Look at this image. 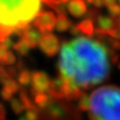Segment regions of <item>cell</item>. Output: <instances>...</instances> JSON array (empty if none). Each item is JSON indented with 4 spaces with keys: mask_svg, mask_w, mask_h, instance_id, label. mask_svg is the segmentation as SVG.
Here are the masks:
<instances>
[{
    "mask_svg": "<svg viewBox=\"0 0 120 120\" xmlns=\"http://www.w3.org/2000/svg\"><path fill=\"white\" fill-rule=\"evenodd\" d=\"M8 52V49L2 45V44H0V65H2V63H3V60L6 56Z\"/></svg>",
    "mask_w": 120,
    "mask_h": 120,
    "instance_id": "16",
    "label": "cell"
},
{
    "mask_svg": "<svg viewBox=\"0 0 120 120\" xmlns=\"http://www.w3.org/2000/svg\"><path fill=\"white\" fill-rule=\"evenodd\" d=\"M40 49L48 57H54L58 54L60 50V42L57 36L53 33H45L39 43Z\"/></svg>",
    "mask_w": 120,
    "mask_h": 120,
    "instance_id": "6",
    "label": "cell"
},
{
    "mask_svg": "<svg viewBox=\"0 0 120 120\" xmlns=\"http://www.w3.org/2000/svg\"><path fill=\"white\" fill-rule=\"evenodd\" d=\"M51 85V81L48 76L45 72L36 71L31 73V86H32V92L36 95L43 94L45 91H49Z\"/></svg>",
    "mask_w": 120,
    "mask_h": 120,
    "instance_id": "7",
    "label": "cell"
},
{
    "mask_svg": "<svg viewBox=\"0 0 120 120\" xmlns=\"http://www.w3.org/2000/svg\"><path fill=\"white\" fill-rule=\"evenodd\" d=\"M103 3H104V6L109 7V6H112L113 4H116L117 0H103Z\"/></svg>",
    "mask_w": 120,
    "mask_h": 120,
    "instance_id": "20",
    "label": "cell"
},
{
    "mask_svg": "<svg viewBox=\"0 0 120 120\" xmlns=\"http://www.w3.org/2000/svg\"><path fill=\"white\" fill-rule=\"evenodd\" d=\"M93 6L97 9H100L104 6V3H103V0H94V3H93Z\"/></svg>",
    "mask_w": 120,
    "mask_h": 120,
    "instance_id": "19",
    "label": "cell"
},
{
    "mask_svg": "<svg viewBox=\"0 0 120 120\" xmlns=\"http://www.w3.org/2000/svg\"><path fill=\"white\" fill-rule=\"evenodd\" d=\"M72 26H73V23L66 16V14H58L56 29L59 32H64L66 30H69Z\"/></svg>",
    "mask_w": 120,
    "mask_h": 120,
    "instance_id": "11",
    "label": "cell"
},
{
    "mask_svg": "<svg viewBox=\"0 0 120 120\" xmlns=\"http://www.w3.org/2000/svg\"><path fill=\"white\" fill-rule=\"evenodd\" d=\"M94 22L96 26L95 34H97L98 36H108L112 30L117 28L116 18H113L112 16L99 14L94 20Z\"/></svg>",
    "mask_w": 120,
    "mask_h": 120,
    "instance_id": "5",
    "label": "cell"
},
{
    "mask_svg": "<svg viewBox=\"0 0 120 120\" xmlns=\"http://www.w3.org/2000/svg\"><path fill=\"white\" fill-rule=\"evenodd\" d=\"M42 0H0V30L11 35L16 28H26L39 14Z\"/></svg>",
    "mask_w": 120,
    "mask_h": 120,
    "instance_id": "2",
    "label": "cell"
},
{
    "mask_svg": "<svg viewBox=\"0 0 120 120\" xmlns=\"http://www.w3.org/2000/svg\"><path fill=\"white\" fill-rule=\"evenodd\" d=\"M85 1H86L88 4H91V5H93V3H94V0H85Z\"/></svg>",
    "mask_w": 120,
    "mask_h": 120,
    "instance_id": "24",
    "label": "cell"
},
{
    "mask_svg": "<svg viewBox=\"0 0 120 120\" xmlns=\"http://www.w3.org/2000/svg\"><path fill=\"white\" fill-rule=\"evenodd\" d=\"M33 27L38 29L43 34L51 32L54 28H56L57 17L51 11H40L39 14L32 21Z\"/></svg>",
    "mask_w": 120,
    "mask_h": 120,
    "instance_id": "4",
    "label": "cell"
},
{
    "mask_svg": "<svg viewBox=\"0 0 120 120\" xmlns=\"http://www.w3.org/2000/svg\"><path fill=\"white\" fill-rule=\"evenodd\" d=\"M69 31H70V34H72V35H74V36L80 35V31H79V29L78 28L77 25H74V24H73V26H72L70 27V29H69Z\"/></svg>",
    "mask_w": 120,
    "mask_h": 120,
    "instance_id": "18",
    "label": "cell"
},
{
    "mask_svg": "<svg viewBox=\"0 0 120 120\" xmlns=\"http://www.w3.org/2000/svg\"><path fill=\"white\" fill-rule=\"evenodd\" d=\"M42 35H43V33L41 31H39L38 29L28 26L25 29L23 35L21 36V40L24 41L30 48H33V47H36L37 45H39Z\"/></svg>",
    "mask_w": 120,
    "mask_h": 120,
    "instance_id": "8",
    "label": "cell"
},
{
    "mask_svg": "<svg viewBox=\"0 0 120 120\" xmlns=\"http://www.w3.org/2000/svg\"><path fill=\"white\" fill-rule=\"evenodd\" d=\"M7 49H10L11 46H13L14 45H13V43H12V41H11V39L10 38V37H8V38H6L2 43H1Z\"/></svg>",
    "mask_w": 120,
    "mask_h": 120,
    "instance_id": "17",
    "label": "cell"
},
{
    "mask_svg": "<svg viewBox=\"0 0 120 120\" xmlns=\"http://www.w3.org/2000/svg\"><path fill=\"white\" fill-rule=\"evenodd\" d=\"M18 81L22 85H27L31 81V73L27 70H23L18 76Z\"/></svg>",
    "mask_w": 120,
    "mask_h": 120,
    "instance_id": "13",
    "label": "cell"
},
{
    "mask_svg": "<svg viewBox=\"0 0 120 120\" xmlns=\"http://www.w3.org/2000/svg\"><path fill=\"white\" fill-rule=\"evenodd\" d=\"M0 120H6V116H5V110L3 108V106L0 103Z\"/></svg>",
    "mask_w": 120,
    "mask_h": 120,
    "instance_id": "21",
    "label": "cell"
},
{
    "mask_svg": "<svg viewBox=\"0 0 120 120\" xmlns=\"http://www.w3.org/2000/svg\"><path fill=\"white\" fill-rule=\"evenodd\" d=\"M117 3H118V4L120 5V0H117Z\"/></svg>",
    "mask_w": 120,
    "mask_h": 120,
    "instance_id": "25",
    "label": "cell"
},
{
    "mask_svg": "<svg viewBox=\"0 0 120 120\" xmlns=\"http://www.w3.org/2000/svg\"><path fill=\"white\" fill-rule=\"evenodd\" d=\"M107 9L110 13V16H112L113 18H118L120 16V5L118 3L109 6V7H107Z\"/></svg>",
    "mask_w": 120,
    "mask_h": 120,
    "instance_id": "14",
    "label": "cell"
},
{
    "mask_svg": "<svg viewBox=\"0 0 120 120\" xmlns=\"http://www.w3.org/2000/svg\"><path fill=\"white\" fill-rule=\"evenodd\" d=\"M85 110L90 120H120V87L97 88L88 97Z\"/></svg>",
    "mask_w": 120,
    "mask_h": 120,
    "instance_id": "3",
    "label": "cell"
},
{
    "mask_svg": "<svg viewBox=\"0 0 120 120\" xmlns=\"http://www.w3.org/2000/svg\"><path fill=\"white\" fill-rule=\"evenodd\" d=\"M116 24H117V30L119 32V39H120V16L116 18Z\"/></svg>",
    "mask_w": 120,
    "mask_h": 120,
    "instance_id": "22",
    "label": "cell"
},
{
    "mask_svg": "<svg viewBox=\"0 0 120 120\" xmlns=\"http://www.w3.org/2000/svg\"><path fill=\"white\" fill-rule=\"evenodd\" d=\"M77 26L79 29L80 34H83L88 38H91L96 32L95 22L90 18H85L81 20L79 24H77Z\"/></svg>",
    "mask_w": 120,
    "mask_h": 120,
    "instance_id": "10",
    "label": "cell"
},
{
    "mask_svg": "<svg viewBox=\"0 0 120 120\" xmlns=\"http://www.w3.org/2000/svg\"><path fill=\"white\" fill-rule=\"evenodd\" d=\"M16 62V57L15 55L11 52V51H8L4 60H3V63H2V65H12L14 63Z\"/></svg>",
    "mask_w": 120,
    "mask_h": 120,
    "instance_id": "15",
    "label": "cell"
},
{
    "mask_svg": "<svg viewBox=\"0 0 120 120\" xmlns=\"http://www.w3.org/2000/svg\"><path fill=\"white\" fill-rule=\"evenodd\" d=\"M71 0H59L60 3H63V4H66V3H69Z\"/></svg>",
    "mask_w": 120,
    "mask_h": 120,
    "instance_id": "23",
    "label": "cell"
},
{
    "mask_svg": "<svg viewBox=\"0 0 120 120\" xmlns=\"http://www.w3.org/2000/svg\"><path fill=\"white\" fill-rule=\"evenodd\" d=\"M68 12L75 18H80L87 13L88 8L85 0H71L67 4Z\"/></svg>",
    "mask_w": 120,
    "mask_h": 120,
    "instance_id": "9",
    "label": "cell"
},
{
    "mask_svg": "<svg viewBox=\"0 0 120 120\" xmlns=\"http://www.w3.org/2000/svg\"><path fill=\"white\" fill-rule=\"evenodd\" d=\"M117 61V52L100 40L79 36L63 43L59 59V76L64 80L63 98H80L83 91L106 80L112 63Z\"/></svg>",
    "mask_w": 120,
    "mask_h": 120,
    "instance_id": "1",
    "label": "cell"
},
{
    "mask_svg": "<svg viewBox=\"0 0 120 120\" xmlns=\"http://www.w3.org/2000/svg\"><path fill=\"white\" fill-rule=\"evenodd\" d=\"M13 49H14L21 57H25V56H26V55L29 53V49H30V47H29L24 41L20 40L19 42H17V43L13 45Z\"/></svg>",
    "mask_w": 120,
    "mask_h": 120,
    "instance_id": "12",
    "label": "cell"
}]
</instances>
